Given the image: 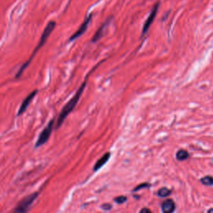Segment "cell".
Instances as JSON below:
<instances>
[{
  "label": "cell",
  "instance_id": "cell-1",
  "mask_svg": "<svg viewBox=\"0 0 213 213\" xmlns=\"http://www.w3.org/2000/svg\"><path fill=\"white\" fill-rule=\"evenodd\" d=\"M55 26H56V23H55L54 21H50V22L47 24V26H46L45 28H44V30H43V33H42V36H41L40 40L38 42V46H37L35 48V49L33 50V53L31 54L29 59H28V61L26 62L25 64H23V66L19 69L18 72L17 73V74H16V78H19L21 77V75L23 73V72L25 71V69L30 65L31 62L33 61V59H34V57H35V55L37 54V53H38V51L40 50V48H43V46H44V44L47 43L48 38H49V36L51 35V33H53V31L54 30Z\"/></svg>",
  "mask_w": 213,
  "mask_h": 213
},
{
  "label": "cell",
  "instance_id": "cell-2",
  "mask_svg": "<svg viewBox=\"0 0 213 213\" xmlns=\"http://www.w3.org/2000/svg\"><path fill=\"white\" fill-rule=\"evenodd\" d=\"M85 87H86V81L84 82V83H83L81 87L79 88L78 90L76 93H75V95H74V96L67 102L66 105L63 107V109H62L61 112H60V114H59V118H58L56 129H59V127H61L62 124L64 123V120L66 119L67 117L73 111V109L75 108V107L77 106V104L78 102L79 99L81 97L82 94L83 92Z\"/></svg>",
  "mask_w": 213,
  "mask_h": 213
},
{
  "label": "cell",
  "instance_id": "cell-3",
  "mask_svg": "<svg viewBox=\"0 0 213 213\" xmlns=\"http://www.w3.org/2000/svg\"><path fill=\"white\" fill-rule=\"evenodd\" d=\"M38 193H32L28 196H26L25 198H23V200L21 201L20 202L18 203V205L17 206V207L14 209L13 213H27L31 205L33 204V202L35 201V199L38 197Z\"/></svg>",
  "mask_w": 213,
  "mask_h": 213
},
{
  "label": "cell",
  "instance_id": "cell-4",
  "mask_svg": "<svg viewBox=\"0 0 213 213\" xmlns=\"http://www.w3.org/2000/svg\"><path fill=\"white\" fill-rule=\"evenodd\" d=\"M54 122H55V119L53 118L50 122H48V124L44 127V129L42 131V132L39 135V137H38V140H37V142H36L35 145L36 147H41V146H43V144H45L46 142H48L51 134H52V132H53Z\"/></svg>",
  "mask_w": 213,
  "mask_h": 213
},
{
  "label": "cell",
  "instance_id": "cell-5",
  "mask_svg": "<svg viewBox=\"0 0 213 213\" xmlns=\"http://www.w3.org/2000/svg\"><path fill=\"white\" fill-rule=\"evenodd\" d=\"M92 18V14L91 13V14H89V15L85 18L84 22L82 23V25L79 27L78 29L70 37V38H69V42H72V41H74L75 39H77V38H78L79 37H81V36L86 32L87 28H88V27L90 23H91Z\"/></svg>",
  "mask_w": 213,
  "mask_h": 213
},
{
  "label": "cell",
  "instance_id": "cell-6",
  "mask_svg": "<svg viewBox=\"0 0 213 213\" xmlns=\"http://www.w3.org/2000/svg\"><path fill=\"white\" fill-rule=\"evenodd\" d=\"M38 90L36 89V90L33 91L30 94H28V96L26 97L25 98H24V100L23 101V102H22V104H21L19 109H18V112L17 116H20V115H22L23 113L25 112L27 108L29 107V105H30V103L33 100V98L35 97V96L37 95V93H38Z\"/></svg>",
  "mask_w": 213,
  "mask_h": 213
},
{
  "label": "cell",
  "instance_id": "cell-7",
  "mask_svg": "<svg viewBox=\"0 0 213 213\" xmlns=\"http://www.w3.org/2000/svg\"><path fill=\"white\" fill-rule=\"evenodd\" d=\"M158 7H159V3H156V5L154 6V8H152V12L150 13L149 16H148V18H147V19L146 20V22H145L144 25H143V28H142V36H143L145 33H147V31H148V29H149L150 26L152 25V22L154 21L155 17L157 15V10H158Z\"/></svg>",
  "mask_w": 213,
  "mask_h": 213
},
{
  "label": "cell",
  "instance_id": "cell-8",
  "mask_svg": "<svg viewBox=\"0 0 213 213\" xmlns=\"http://www.w3.org/2000/svg\"><path fill=\"white\" fill-rule=\"evenodd\" d=\"M176 209V205L173 199H168L162 204V211L163 213H173Z\"/></svg>",
  "mask_w": 213,
  "mask_h": 213
},
{
  "label": "cell",
  "instance_id": "cell-9",
  "mask_svg": "<svg viewBox=\"0 0 213 213\" xmlns=\"http://www.w3.org/2000/svg\"><path fill=\"white\" fill-rule=\"evenodd\" d=\"M110 157H111V153H110V152H107L106 154H104L103 156L97 162L95 166H94L93 170L97 171L98 169H100L102 167H103V165H105V164L107 163V161L109 160Z\"/></svg>",
  "mask_w": 213,
  "mask_h": 213
},
{
  "label": "cell",
  "instance_id": "cell-10",
  "mask_svg": "<svg viewBox=\"0 0 213 213\" xmlns=\"http://www.w3.org/2000/svg\"><path fill=\"white\" fill-rule=\"evenodd\" d=\"M108 26V22H106L104 23L102 25L98 28V30L97 31L96 33L94 34L93 37H92V43H95L97 41H98L100 38H102V37L103 36V33L105 32V30L107 29V27Z\"/></svg>",
  "mask_w": 213,
  "mask_h": 213
},
{
  "label": "cell",
  "instance_id": "cell-11",
  "mask_svg": "<svg viewBox=\"0 0 213 213\" xmlns=\"http://www.w3.org/2000/svg\"><path fill=\"white\" fill-rule=\"evenodd\" d=\"M189 153H188L186 150L184 149H181L179 150L177 154H176V157L178 161H184V160H187L189 157Z\"/></svg>",
  "mask_w": 213,
  "mask_h": 213
},
{
  "label": "cell",
  "instance_id": "cell-12",
  "mask_svg": "<svg viewBox=\"0 0 213 213\" xmlns=\"http://www.w3.org/2000/svg\"><path fill=\"white\" fill-rule=\"evenodd\" d=\"M171 190H169L168 188L167 187H163V188H160L159 190H158V192H157V196H160V197H167V196H168L169 195H171Z\"/></svg>",
  "mask_w": 213,
  "mask_h": 213
},
{
  "label": "cell",
  "instance_id": "cell-13",
  "mask_svg": "<svg viewBox=\"0 0 213 213\" xmlns=\"http://www.w3.org/2000/svg\"><path fill=\"white\" fill-rule=\"evenodd\" d=\"M201 182L202 183L203 185L211 187V186H213V177H211V176H206V177L201 179Z\"/></svg>",
  "mask_w": 213,
  "mask_h": 213
},
{
  "label": "cell",
  "instance_id": "cell-14",
  "mask_svg": "<svg viewBox=\"0 0 213 213\" xmlns=\"http://www.w3.org/2000/svg\"><path fill=\"white\" fill-rule=\"evenodd\" d=\"M127 200V196H119L114 198L115 201H116L117 203H118V204H122V203L126 202Z\"/></svg>",
  "mask_w": 213,
  "mask_h": 213
},
{
  "label": "cell",
  "instance_id": "cell-15",
  "mask_svg": "<svg viewBox=\"0 0 213 213\" xmlns=\"http://www.w3.org/2000/svg\"><path fill=\"white\" fill-rule=\"evenodd\" d=\"M151 187V185H150L149 183H142V184H140V185L137 186L136 187L133 189V192H137V191H139L140 189H142V188H148Z\"/></svg>",
  "mask_w": 213,
  "mask_h": 213
},
{
  "label": "cell",
  "instance_id": "cell-16",
  "mask_svg": "<svg viewBox=\"0 0 213 213\" xmlns=\"http://www.w3.org/2000/svg\"><path fill=\"white\" fill-rule=\"evenodd\" d=\"M102 208L104 209V210H110V209H112V205H110L108 203H106V204H103L102 206Z\"/></svg>",
  "mask_w": 213,
  "mask_h": 213
},
{
  "label": "cell",
  "instance_id": "cell-17",
  "mask_svg": "<svg viewBox=\"0 0 213 213\" xmlns=\"http://www.w3.org/2000/svg\"><path fill=\"white\" fill-rule=\"evenodd\" d=\"M139 213H152V211L150 210V209H148V208H147V207H144V208H142V210L140 211Z\"/></svg>",
  "mask_w": 213,
  "mask_h": 213
},
{
  "label": "cell",
  "instance_id": "cell-18",
  "mask_svg": "<svg viewBox=\"0 0 213 213\" xmlns=\"http://www.w3.org/2000/svg\"><path fill=\"white\" fill-rule=\"evenodd\" d=\"M207 213H213V208H210V209L208 210Z\"/></svg>",
  "mask_w": 213,
  "mask_h": 213
}]
</instances>
